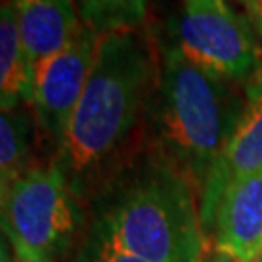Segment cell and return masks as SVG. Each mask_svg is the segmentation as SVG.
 <instances>
[{
    "label": "cell",
    "instance_id": "4",
    "mask_svg": "<svg viewBox=\"0 0 262 262\" xmlns=\"http://www.w3.org/2000/svg\"><path fill=\"white\" fill-rule=\"evenodd\" d=\"M74 200L56 161L28 171L0 200L2 229L14 253L49 260L62 256L78 225Z\"/></svg>",
    "mask_w": 262,
    "mask_h": 262
},
{
    "label": "cell",
    "instance_id": "2",
    "mask_svg": "<svg viewBox=\"0 0 262 262\" xmlns=\"http://www.w3.org/2000/svg\"><path fill=\"white\" fill-rule=\"evenodd\" d=\"M92 229L144 262H206L208 235L192 183L151 151L97 198Z\"/></svg>",
    "mask_w": 262,
    "mask_h": 262
},
{
    "label": "cell",
    "instance_id": "16",
    "mask_svg": "<svg viewBox=\"0 0 262 262\" xmlns=\"http://www.w3.org/2000/svg\"><path fill=\"white\" fill-rule=\"evenodd\" d=\"M16 254V262H53L49 258H43V256H33V254H26V253H14Z\"/></svg>",
    "mask_w": 262,
    "mask_h": 262
},
{
    "label": "cell",
    "instance_id": "19",
    "mask_svg": "<svg viewBox=\"0 0 262 262\" xmlns=\"http://www.w3.org/2000/svg\"><path fill=\"white\" fill-rule=\"evenodd\" d=\"M253 262H262V253L260 254H258V256H256V258H254V260Z\"/></svg>",
    "mask_w": 262,
    "mask_h": 262
},
{
    "label": "cell",
    "instance_id": "11",
    "mask_svg": "<svg viewBox=\"0 0 262 262\" xmlns=\"http://www.w3.org/2000/svg\"><path fill=\"white\" fill-rule=\"evenodd\" d=\"M31 119L24 107L0 115V196L31 171Z\"/></svg>",
    "mask_w": 262,
    "mask_h": 262
},
{
    "label": "cell",
    "instance_id": "18",
    "mask_svg": "<svg viewBox=\"0 0 262 262\" xmlns=\"http://www.w3.org/2000/svg\"><path fill=\"white\" fill-rule=\"evenodd\" d=\"M239 4H243L245 8L249 10V14L253 16V12H254V8H256V0H237Z\"/></svg>",
    "mask_w": 262,
    "mask_h": 262
},
{
    "label": "cell",
    "instance_id": "5",
    "mask_svg": "<svg viewBox=\"0 0 262 262\" xmlns=\"http://www.w3.org/2000/svg\"><path fill=\"white\" fill-rule=\"evenodd\" d=\"M190 62L233 84L260 74V51L249 21L225 0H183L177 43Z\"/></svg>",
    "mask_w": 262,
    "mask_h": 262
},
{
    "label": "cell",
    "instance_id": "14",
    "mask_svg": "<svg viewBox=\"0 0 262 262\" xmlns=\"http://www.w3.org/2000/svg\"><path fill=\"white\" fill-rule=\"evenodd\" d=\"M12 245L10 241H6V237H2V241H0V262H16L14 260V256H12Z\"/></svg>",
    "mask_w": 262,
    "mask_h": 262
},
{
    "label": "cell",
    "instance_id": "13",
    "mask_svg": "<svg viewBox=\"0 0 262 262\" xmlns=\"http://www.w3.org/2000/svg\"><path fill=\"white\" fill-rule=\"evenodd\" d=\"M72 262H144L132 254L124 253L109 239L90 227V233L85 237L84 245L80 247L78 254Z\"/></svg>",
    "mask_w": 262,
    "mask_h": 262
},
{
    "label": "cell",
    "instance_id": "6",
    "mask_svg": "<svg viewBox=\"0 0 262 262\" xmlns=\"http://www.w3.org/2000/svg\"><path fill=\"white\" fill-rule=\"evenodd\" d=\"M99 37L101 35L97 31L82 24L74 39L35 70L29 105L37 126L49 140L55 142L56 150L84 95L99 47Z\"/></svg>",
    "mask_w": 262,
    "mask_h": 262
},
{
    "label": "cell",
    "instance_id": "10",
    "mask_svg": "<svg viewBox=\"0 0 262 262\" xmlns=\"http://www.w3.org/2000/svg\"><path fill=\"white\" fill-rule=\"evenodd\" d=\"M33 72L29 68L19 35L18 18L12 0H2L0 10V103L10 111L31 103Z\"/></svg>",
    "mask_w": 262,
    "mask_h": 262
},
{
    "label": "cell",
    "instance_id": "1",
    "mask_svg": "<svg viewBox=\"0 0 262 262\" xmlns=\"http://www.w3.org/2000/svg\"><path fill=\"white\" fill-rule=\"evenodd\" d=\"M156 70L158 62L138 29L99 37L88 85L55 159L76 198L84 196L128 142L148 109Z\"/></svg>",
    "mask_w": 262,
    "mask_h": 262
},
{
    "label": "cell",
    "instance_id": "9",
    "mask_svg": "<svg viewBox=\"0 0 262 262\" xmlns=\"http://www.w3.org/2000/svg\"><path fill=\"white\" fill-rule=\"evenodd\" d=\"M24 51L33 72L74 39L82 18L74 0H12Z\"/></svg>",
    "mask_w": 262,
    "mask_h": 262
},
{
    "label": "cell",
    "instance_id": "17",
    "mask_svg": "<svg viewBox=\"0 0 262 262\" xmlns=\"http://www.w3.org/2000/svg\"><path fill=\"white\" fill-rule=\"evenodd\" d=\"M206 262H235L233 258H229V256H225L222 253H214L212 254V258H208Z\"/></svg>",
    "mask_w": 262,
    "mask_h": 262
},
{
    "label": "cell",
    "instance_id": "7",
    "mask_svg": "<svg viewBox=\"0 0 262 262\" xmlns=\"http://www.w3.org/2000/svg\"><path fill=\"white\" fill-rule=\"evenodd\" d=\"M262 169V72L245 90L243 111L233 136L225 146L220 161L210 173L200 194V220L206 235L212 231L214 217L225 188Z\"/></svg>",
    "mask_w": 262,
    "mask_h": 262
},
{
    "label": "cell",
    "instance_id": "12",
    "mask_svg": "<svg viewBox=\"0 0 262 262\" xmlns=\"http://www.w3.org/2000/svg\"><path fill=\"white\" fill-rule=\"evenodd\" d=\"M82 24L99 35L140 29L146 19L148 0H74Z\"/></svg>",
    "mask_w": 262,
    "mask_h": 262
},
{
    "label": "cell",
    "instance_id": "15",
    "mask_svg": "<svg viewBox=\"0 0 262 262\" xmlns=\"http://www.w3.org/2000/svg\"><path fill=\"white\" fill-rule=\"evenodd\" d=\"M253 21L254 26H256V31H258V35L262 39V0H256V8L253 12Z\"/></svg>",
    "mask_w": 262,
    "mask_h": 262
},
{
    "label": "cell",
    "instance_id": "3",
    "mask_svg": "<svg viewBox=\"0 0 262 262\" xmlns=\"http://www.w3.org/2000/svg\"><path fill=\"white\" fill-rule=\"evenodd\" d=\"M235 85L190 62L175 43L161 49L148 99L154 151L192 183L198 196L243 111Z\"/></svg>",
    "mask_w": 262,
    "mask_h": 262
},
{
    "label": "cell",
    "instance_id": "8",
    "mask_svg": "<svg viewBox=\"0 0 262 262\" xmlns=\"http://www.w3.org/2000/svg\"><path fill=\"white\" fill-rule=\"evenodd\" d=\"M212 233L215 253L235 262H253L262 253V169L225 188Z\"/></svg>",
    "mask_w": 262,
    "mask_h": 262
}]
</instances>
